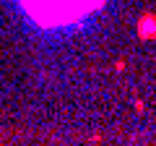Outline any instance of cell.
Returning a JSON list of instances; mask_svg holds the SVG:
<instances>
[{"label":"cell","mask_w":156,"mask_h":146,"mask_svg":"<svg viewBox=\"0 0 156 146\" xmlns=\"http://www.w3.org/2000/svg\"><path fill=\"white\" fill-rule=\"evenodd\" d=\"M101 0H23L26 11L31 13L37 21L42 24H70L76 18L86 16L89 11H94Z\"/></svg>","instance_id":"cell-1"}]
</instances>
